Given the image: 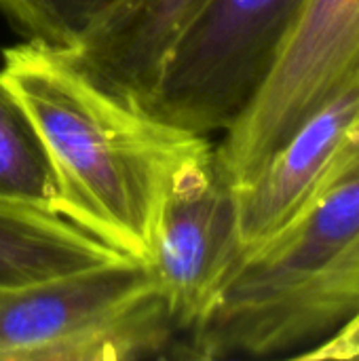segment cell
<instances>
[{
	"mask_svg": "<svg viewBox=\"0 0 359 361\" xmlns=\"http://www.w3.org/2000/svg\"><path fill=\"white\" fill-rule=\"evenodd\" d=\"M0 76L44 148L55 184L51 212L116 254L150 262L167 184L209 137L108 89L72 49L11 44Z\"/></svg>",
	"mask_w": 359,
	"mask_h": 361,
	"instance_id": "1",
	"label": "cell"
},
{
	"mask_svg": "<svg viewBox=\"0 0 359 361\" xmlns=\"http://www.w3.org/2000/svg\"><path fill=\"white\" fill-rule=\"evenodd\" d=\"M180 357L150 262L127 256L0 294V361Z\"/></svg>",
	"mask_w": 359,
	"mask_h": 361,
	"instance_id": "2",
	"label": "cell"
},
{
	"mask_svg": "<svg viewBox=\"0 0 359 361\" xmlns=\"http://www.w3.org/2000/svg\"><path fill=\"white\" fill-rule=\"evenodd\" d=\"M305 0H205L176 36L146 108L197 135L224 133L269 74Z\"/></svg>",
	"mask_w": 359,
	"mask_h": 361,
	"instance_id": "3",
	"label": "cell"
},
{
	"mask_svg": "<svg viewBox=\"0 0 359 361\" xmlns=\"http://www.w3.org/2000/svg\"><path fill=\"white\" fill-rule=\"evenodd\" d=\"M359 85V0H305L262 85L216 146L237 190L324 104Z\"/></svg>",
	"mask_w": 359,
	"mask_h": 361,
	"instance_id": "4",
	"label": "cell"
},
{
	"mask_svg": "<svg viewBox=\"0 0 359 361\" xmlns=\"http://www.w3.org/2000/svg\"><path fill=\"white\" fill-rule=\"evenodd\" d=\"M239 260L235 188L218 167L216 146L207 142L167 184L150 258L180 336V357L190 334L216 309Z\"/></svg>",
	"mask_w": 359,
	"mask_h": 361,
	"instance_id": "5",
	"label": "cell"
},
{
	"mask_svg": "<svg viewBox=\"0 0 359 361\" xmlns=\"http://www.w3.org/2000/svg\"><path fill=\"white\" fill-rule=\"evenodd\" d=\"M358 106L359 85L313 112L267 161L260 173L235 190L241 260L296 228Z\"/></svg>",
	"mask_w": 359,
	"mask_h": 361,
	"instance_id": "6",
	"label": "cell"
},
{
	"mask_svg": "<svg viewBox=\"0 0 359 361\" xmlns=\"http://www.w3.org/2000/svg\"><path fill=\"white\" fill-rule=\"evenodd\" d=\"M205 0H114L72 49L108 89L146 108L176 36Z\"/></svg>",
	"mask_w": 359,
	"mask_h": 361,
	"instance_id": "7",
	"label": "cell"
},
{
	"mask_svg": "<svg viewBox=\"0 0 359 361\" xmlns=\"http://www.w3.org/2000/svg\"><path fill=\"white\" fill-rule=\"evenodd\" d=\"M332 334L359 357V235L326 269L248 328L233 345V357L296 355L300 347L311 351Z\"/></svg>",
	"mask_w": 359,
	"mask_h": 361,
	"instance_id": "8",
	"label": "cell"
},
{
	"mask_svg": "<svg viewBox=\"0 0 359 361\" xmlns=\"http://www.w3.org/2000/svg\"><path fill=\"white\" fill-rule=\"evenodd\" d=\"M121 258L53 212L0 203V294Z\"/></svg>",
	"mask_w": 359,
	"mask_h": 361,
	"instance_id": "9",
	"label": "cell"
},
{
	"mask_svg": "<svg viewBox=\"0 0 359 361\" xmlns=\"http://www.w3.org/2000/svg\"><path fill=\"white\" fill-rule=\"evenodd\" d=\"M53 173L15 93L0 76V203L51 212Z\"/></svg>",
	"mask_w": 359,
	"mask_h": 361,
	"instance_id": "10",
	"label": "cell"
},
{
	"mask_svg": "<svg viewBox=\"0 0 359 361\" xmlns=\"http://www.w3.org/2000/svg\"><path fill=\"white\" fill-rule=\"evenodd\" d=\"M114 0H0V15L25 40L74 49Z\"/></svg>",
	"mask_w": 359,
	"mask_h": 361,
	"instance_id": "11",
	"label": "cell"
},
{
	"mask_svg": "<svg viewBox=\"0 0 359 361\" xmlns=\"http://www.w3.org/2000/svg\"><path fill=\"white\" fill-rule=\"evenodd\" d=\"M358 173L359 106L355 116H353V121H351V125L347 127V131H345V135H343V140H341V144H339V148L332 152V157H330V161H328V165H326V169H324L320 182H317V186L313 188V195H311V199H309V205H307V209H305V214H303V220L296 224V228L307 220V216L317 207V203H320L332 188H336L339 184H343V182H347V180H351V178H355ZM290 233H292V231H290ZM290 233H288V235H290Z\"/></svg>",
	"mask_w": 359,
	"mask_h": 361,
	"instance_id": "12",
	"label": "cell"
}]
</instances>
